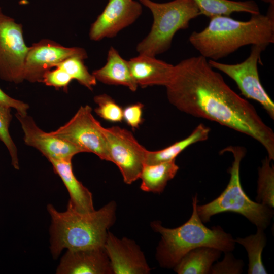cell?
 <instances>
[{
	"label": "cell",
	"instance_id": "1",
	"mask_svg": "<svg viewBox=\"0 0 274 274\" xmlns=\"http://www.w3.org/2000/svg\"><path fill=\"white\" fill-rule=\"evenodd\" d=\"M169 102L195 117L216 122L253 138L274 159V132L254 107L241 97L215 71L205 57L199 55L174 65L165 86Z\"/></svg>",
	"mask_w": 274,
	"mask_h": 274
},
{
	"label": "cell",
	"instance_id": "2",
	"mask_svg": "<svg viewBox=\"0 0 274 274\" xmlns=\"http://www.w3.org/2000/svg\"><path fill=\"white\" fill-rule=\"evenodd\" d=\"M189 40L200 55L217 61L246 45L267 47L274 43V5L265 14H252L248 21L219 15L210 18L199 32L193 31Z\"/></svg>",
	"mask_w": 274,
	"mask_h": 274
},
{
	"label": "cell",
	"instance_id": "3",
	"mask_svg": "<svg viewBox=\"0 0 274 274\" xmlns=\"http://www.w3.org/2000/svg\"><path fill=\"white\" fill-rule=\"evenodd\" d=\"M51 218L50 250L57 258L64 249L79 250L104 248L109 228L116 218V203L112 201L100 209L81 213L68 205L64 212L52 204L47 207Z\"/></svg>",
	"mask_w": 274,
	"mask_h": 274
},
{
	"label": "cell",
	"instance_id": "4",
	"mask_svg": "<svg viewBox=\"0 0 274 274\" xmlns=\"http://www.w3.org/2000/svg\"><path fill=\"white\" fill-rule=\"evenodd\" d=\"M197 197L193 198L190 218L181 226L168 228L158 221L151 223L153 230L161 235L156 256L162 267H174L187 253L199 247H212L226 253L234 248L235 242L230 234L220 226L209 228L203 224L197 212Z\"/></svg>",
	"mask_w": 274,
	"mask_h": 274
},
{
	"label": "cell",
	"instance_id": "5",
	"mask_svg": "<svg viewBox=\"0 0 274 274\" xmlns=\"http://www.w3.org/2000/svg\"><path fill=\"white\" fill-rule=\"evenodd\" d=\"M232 153L234 160L229 169V182L223 192L211 202L197 206L198 215L203 222H207L213 215L223 212L239 214L254 224L257 228L265 229L269 224L273 212L270 208L251 200L243 190L239 176L240 164L245 155L246 149L242 146H229L220 153Z\"/></svg>",
	"mask_w": 274,
	"mask_h": 274
},
{
	"label": "cell",
	"instance_id": "6",
	"mask_svg": "<svg viewBox=\"0 0 274 274\" xmlns=\"http://www.w3.org/2000/svg\"><path fill=\"white\" fill-rule=\"evenodd\" d=\"M148 8L153 16L149 34L136 46L139 54L155 56L167 51L176 33L187 29L190 21L201 15L192 0H173L157 3L151 0H139Z\"/></svg>",
	"mask_w": 274,
	"mask_h": 274
},
{
	"label": "cell",
	"instance_id": "7",
	"mask_svg": "<svg viewBox=\"0 0 274 274\" xmlns=\"http://www.w3.org/2000/svg\"><path fill=\"white\" fill-rule=\"evenodd\" d=\"M92 110L89 105L81 106L66 123L49 133L72 144L82 152L92 153L110 161L103 126L94 117Z\"/></svg>",
	"mask_w": 274,
	"mask_h": 274
},
{
	"label": "cell",
	"instance_id": "8",
	"mask_svg": "<svg viewBox=\"0 0 274 274\" xmlns=\"http://www.w3.org/2000/svg\"><path fill=\"white\" fill-rule=\"evenodd\" d=\"M102 131L110 162L118 166L124 182L130 184L139 179L145 164L148 150L126 129L114 126L102 127Z\"/></svg>",
	"mask_w": 274,
	"mask_h": 274
},
{
	"label": "cell",
	"instance_id": "9",
	"mask_svg": "<svg viewBox=\"0 0 274 274\" xmlns=\"http://www.w3.org/2000/svg\"><path fill=\"white\" fill-rule=\"evenodd\" d=\"M266 48L262 45H252L249 56L238 63L226 64L212 60L208 61L213 68L232 79L244 96L258 102L273 119L274 103L260 82L258 70L261 53Z\"/></svg>",
	"mask_w": 274,
	"mask_h": 274
},
{
	"label": "cell",
	"instance_id": "10",
	"mask_svg": "<svg viewBox=\"0 0 274 274\" xmlns=\"http://www.w3.org/2000/svg\"><path fill=\"white\" fill-rule=\"evenodd\" d=\"M29 49L23 26L4 14L0 7V78L19 84L24 81V67Z\"/></svg>",
	"mask_w": 274,
	"mask_h": 274
},
{
	"label": "cell",
	"instance_id": "11",
	"mask_svg": "<svg viewBox=\"0 0 274 274\" xmlns=\"http://www.w3.org/2000/svg\"><path fill=\"white\" fill-rule=\"evenodd\" d=\"M73 56L84 60L88 58L86 51L82 48L67 47L50 39H42L29 47L24 67V81L42 83L46 72Z\"/></svg>",
	"mask_w": 274,
	"mask_h": 274
},
{
	"label": "cell",
	"instance_id": "12",
	"mask_svg": "<svg viewBox=\"0 0 274 274\" xmlns=\"http://www.w3.org/2000/svg\"><path fill=\"white\" fill-rule=\"evenodd\" d=\"M142 5L135 0H108L102 12L91 25L90 39L98 41L114 37L137 20L142 13Z\"/></svg>",
	"mask_w": 274,
	"mask_h": 274
},
{
	"label": "cell",
	"instance_id": "13",
	"mask_svg": "<svg viewBox=\"0 0 274 274\" xmlns=\"http://www.w3.org/2000/svg\"><path fill=\"white\" fill-rule=\"evenodd\" d=\"M15 116L23 131L25 144L39 151L48 160L72 161L75 155L82 153L72 144L42 130L27 114L16 113Z\"/></svg>",
	"mask_w": 274,
	"mask_h": 274
},
{
	"label": "cell",
	"instance_id": "14",
	"mask_svg": "<svg viewBox=\"0 0 274 274\" xmlns=\"http://www.w3.org/2000/svg\"><path fill=\"white\" fill-rule=\"evenodd\" d=\"M104 249L113 273L147 274L151 268L139 246L126 237L119 239L108 231Z\"/></svg>",
	"mask_w": 274,
	"mask_h": 274
},
{
	"label": "cell",
	"instance_id": "15",
	"mask_svg": "<svg viewBox=\"0 0 274 274\" xmlns=\"http://www.w3.org/2000/svg\"><path fill=\"white\" fill-rule=\"evenodd\" d=\"M58 274H111L110 262L104 248L67 250L56 269Z\"/></svg>",
	"mask_w": 274,
	"mask_h": 274
},
{
	"label": "cell",
	"instance_id": "16",
	"mask_svg": "<svg viewBox=\"0 0 274 274\" xmlns=\"http://www.w3.org/2000/svg\"><path fill=\"white\" fill-rule=\"evenodd\" d=\"M128 61L133 78L142 88L154 85L165 87L174 71V65L155 56L139 54Z\"/></svg>",
	"mask_w": 274,
	"mask_h": 274
},
{
	"label": "cell",
	"instance_id": "17",
	"mask_svg": "<svg viewBox=\"0 0 274 274\" xmlns=\"http://www.w3.org/2000/svg\"><path fill=\"white\" fill-rule=\"evenodd\" d=\"M54 172L61 178L70 196L67 205L81 213L94 211L92 193L75 177L72 161L49 160Z\"/></svg>",
	"mask_w": 274,
	"mask_h": 274
},
{
	"label": "cell",
	"instance_id": "18",
	"mask_svg": "<svg viewBox=\"0 0 274 274\" xmlns=\"http://www.w3.org/2000/svg\"><path fill=\"white\" fill-rule=\"evenodd\" d=\"M92 74L97 81L106 84L122 85L132 91H135L138 87L131 75L128 61L113 47L108 50L106 64Z\"/></svg>",
	"mask_w": 274,
	"mask_h": 274
},
{
	"label": "cell",
	"instance_id": "19",
	"mask_svg": "<svg viewBox=\"0 0 274 274\" xmlns=\"http://www.w3.org/2000/svg\"><path fill=\"white\" fill-rule=\"evenodd\" d=\"M221 251L212 247H201L187 253L174 267L178 274L208 273L213 263L220 257Z\"/></svg>",
	"mask_w": 274,
	"mask_h": 274
},
{
	"label": "cell",
	"instance_id": "20",
	"mask_svg": "<svg viewBox=\"0 0 274 274\" xmlns=\"http://www.w3.org/2000/svg\"><path fill=\"white\" fill-rule=\"evenodd\" d=\"M179 168L175 159L155 164H145L139 178L142 181L141 189L146 192L161 193Z\"/></svg>",
	"mask_w": 274,
	"mask_h": 274
},
{
	"label": "cell",
	"instance_id": "21",
	"mask_svg": "<svg viewBox=\"0 0 274 274\" xmlns=\"http://www.w3.org/2000/svg\"><path fill=\"white\" fill-rule=\"evenodd\" d=\"M210 128L200 123L186 138L160 150L147 151L145 164L152 165L175 160L176 157L190 145L207 140Z\"/></svg>",
	"mask_w": 274,
	"mask_h": 274
},
{
	"label": "cell",
	"instance_id": "22",
	"mask_svg": "<svg viewBox=\"0 0 274 274\" xmlns=\"http://www.w3.org/2000/svg\"><path fill=\"white\" fill-rule=\"evenodd\" d=\"M201 15L209 18L219 15L229 16L233 13L245 12L252 14L260 13L257 4L253 0H192Z\"/></svg>",
	"mask_w": 274,
	"mask_h": 274
},
{
	"label": "cell",
	"instance_id": "23",
	"mask_svg": "<svg viewBox=\"0 0 274 274\" xmlns=\"http://www.w3.org/2000/svg\"><path fill=\"white\" fill-rule=\"evenodd\" d=\"M255 234L245 238H237L235 242L242 245L247 251L249 274L267 273L262 261V253L266 244V236L262 228H257Z\"/></svg>",
	"mask_w": 274,
	"mask_h": 274
},
{
	"label": "cell",
	"instance_id": "24",
	"mask_svg": "<svg viewBox=\"0 0 274 274\" xmlns=\"http://www.w3.org/2000/svg\"><path fill=\"white\" fill-rule=\"evenodd\" d=\"M268 157L258 169L257 200L270 208L274 205V167Z\"/></svg>",
	"mask_w": 274,
	"mask_h": 274
},
{
	"label": "cell",
	"instance_id": "25",
	"mask_svg": "<svg viewBox=\"0 0 274 274\" xmlns=\"http://www.w3.org/2000/svg\"><path fill=\"white\" fill-rule=\"evenodd\" d=\"M56 66L62 68L73 80H76L80 84L90 90H92L93 87L96 85L97 80L92 74L89 73L84 64V59L80 57H69L59 63Z\"/></svg>",
	"mask_w": 274,
	"mask_h": 274
},
{
	"label": "cell",
	"instance_id": "26",
	"mask_svg": "<svg viewBox=\"0 0 274 274\" xmlns=\"http://www.w3.org/2000/svg\"><path fill=\"white\" fill-rule=\"evenodd\" d=\"M12 119L11 108L0 105V141L9 152L12 166L15 169L19 170L18 150L9 131Z\"/></svg>",
	"mask_w": 274,
	"mask_h": 274
},
{
	"label": "cell",
	"instance_id": "27",
	"mask_svg": "<svg viewBox=\"0 0 274 274\" xmlns=\"http://www.w3.org/2000/svg\"><path fill=\"white\" fill-rule=\"evenodd\" d=\"M94 101L98 105L94 111L100 118L113 123L122 122L123 109L111 96L106 94L97 95Z\"/></svg>",
	"mask_w": 274,
	"mask_h": 274
},
{
	"label": "cell",
	"instance_id": "28",
	"mask_svg": "<svg viewBox=\"0 0 274 274\" xmlns=\"http://www.w3.org/2000/svg\"><path fill=\"white\" fill-rule=\"evenodd\" d=\"M54 68L45 73L42 83L46 86L62 89L67 92L68 86L73 79L62 68L59 66Z\"/></svg>",
	"mask_w": 274,
	"mask_h": 274
},
{
	"label": "cell",
	"instance_id": "29",
	"mask_svg": "<svg viewBox=\"0 0 274 274\" xmlns=\"http://www.w3.org/2000/svg\"><path fill=\"white\" fill-rule=\"evenodd\" d=\"M144 105L136 102L126 106L123 109V120L132 129H137L143 122Z\"/></svg>",
	"mask_w": 274,
	"mask_h": 274
},
{
	"label": "cell",
	"instance_id": "30",
	"mask_svg": "<svg viewBox=\"0 0 274 274\" xmlns=\"http://www.w3.org/2000/svg\"><path fill=\"white\" fill-rule=\"evenodd\" d=\"M0 105L11 109H14L16 110L17 113L22 115H27L29 108L28 104L10 96L1 88Z\"/></svg>",
	"mask_w": 274,
	"mask_h": 274
},
{
	"label": "cell",
	"instance_id": "31",
	"mask_svg": "<svg viewBox=\"0 0 274 274\" xmlns=\"http://www.w3.org/2000/svg\"><path fill=\"white\" fill-rule=\"evenodd\" d=\"M264 3L268 4L269 5H274V0H261Z\"/></svg>",
	"mask_w": 274,
	"mask_h": 274
}]
</instances>
